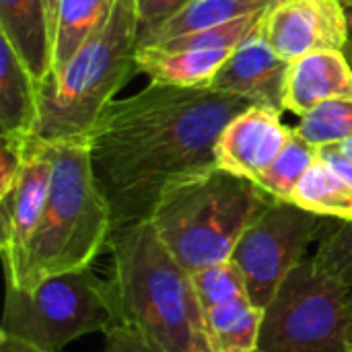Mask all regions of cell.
<instances>
[{
	"label": "cell",
	"mask_w": 352,
	"mask_h": 352,
	"mask_svg": "<svg viewBox=\"0 0 352 352\" xmlns=\"http://www.w3.org/2000/svg\"><path fill=\"white\" fill-rule=\"evenodd\" d=\"M235 50H159L138 47L136 68L146 74L151 82L184 87V89H210L214 76Z\"/></svg>",
	"instance_id": "2e32d148"
},
{
	"label": "cell",
	"mask_w": 352,
	"mask_h": 352,
	"mask_svg": "<svg viewBox=\"0 0 352 352\" xmlns=\"http://www.w3.org/2000/svg\"><path fill=\"white\" fill-rule=\"evenodd\" d=\"M336 221L334 225H324L311 264L320 274L352 289V221Z\"/></svg>",
	"instance_id": "cb8c5ba5"
},
{
	"label": "cell",
	"mask_w": 352,
	"mask_h": 352,
	"mask_svg": "<svg viewBox=\"0 0 352 352\" xmlns=\"http://www.w3.org/2000/svg\"><path fill=\"white\" fill-rule=\"evenodd\" d=\"M338 97H352V66L344 52L322 50L291 62L285 111L301 118L314 107Z\"/></svg>",
	"instance_id": "4fadbf2b"
},
{
	"label": "cell",
	"mask_w": 352,
	"mask_h": 352,
	"mask_svg": "<svg viewBox=\"0 0 352 352\" xmlns=\"http://www.w3.org/2000/svg\"><path fill=\"white\" fill-rule=\"evenodd\" d=\"M116 0H60L56 12L52 70L50 76L72 58V54L107 21Z\"/></svg>",
	"instance_id": "d6986e66"
},
{
	"label": "cell",
	"mask_w": 352,
	"mask_h": 352,
	"mask_svg": "<svg viewBox=\"0 0 352 352\" xmlns=\"http://www.w3.org/2000/svg\"><path fill=\"white\" fill-rule=\"evenodd\" d=\"M320 159V146L305 140L295 128L280 151V155L254 179L264 192H268L274 200L291 202L295 188L309 171V167Z\"/></svg>",
	"instance_id": "44dd1931"
},
{
	"label": "cell",
	"mask_w": 352,
	"mask_h": 352,
	"mask_svg": "<svg viewBox=\"0 0 352 352\" xmlns=\"http://www.w3.org/2000/svg\"><path fill=\"white\" fill-rule=\"evenodd\" d=\"M192 0H136V14H138V31L140 37L146 35L151 29L173 16Z\"/></svg>",
	"instance_id": "4316f807"
},
{
	"label": "cell",
	"mask_w": 352,
	"mask_h": 352,
	"mask_svg": "<svg viewBox=\"0 0 352 352\" xmlns=\"http://www.w3.org/2000/svg\"><path fill=\"white\" fill-rule=\"evenodd\" d=\"M124 324L111 280L91 268L52 276L31 291L6 285L4 336L45 352H60L87 334H107Z\"/></svg>",
	"instance_id": "8992f818"
},
{
	"label": "cell",
	"mask_w": 352,
	"mask_h": 352,
	"mask_svg": "<svg viewBox=\"0 0 352 352\" xmlns=\"http://www.w3.org/2000/svg\"><path fill=\"white\" fill-rule=\"evenodd\" d=\"M280 116L283 111L268 105H250L237 113L219 136V167L256 179L280 155L293 134Z\"/></svg>",
	"instance_id": "8fae6325"
},
{
	"label": "cell",
	"mask_w": 352,
	"mask_h": 352,
	"mask_svg": "<svg viewBox=\"0 0 352 352\" xmlns=\"http://www.w3.org/2000/svg\"><path fill=\"white\" fill-rule=\"evenodd\" d=\"M336 148L340 151V155H344L349 161H352V138H346V140L338 142V144H336Z\"/></svg>",
	"instance_id": "4dcf8cb0"
},
{
	"label": "cell",
	"mask_w": 352,
	"mask_h": 352,
	"mask_svg": "<svg viewBox=\"0 0 352 352\" xmlns=\"http://www.w3.org/2000/svg\"><path fill=\"white\" fill-rule=\"evenodd\" d=\"M342 52H344L346 60L351 62V66H352V37L349 39V41H346V45H344V50H342Z\"/></svg>",
	"instance_id": "d6a6232c"
},
{
	"label": "cell",
	"mask_w": 352,
	"mask_h": 352,
	"mask_svg": "<svg viewBox=\"0 0 352 352\" xmlns=\"http://www.w3.org/2000/svg\"><path fill=\"white\" fill-rule=\"evenodd\" d=\"M289 66L258 31L227 58L210 89L285 111Z\"/></svg>",
	"instance_id": "7c38bea8"
},
{
	"label": "cell",
	"mask_w": 352,
	"mask_h": 352,
	"mask_svg": "<svg viewBox=\"0 0 352 352\" xmlns=\"http://www.w3.org/2000/svg\"><path fill=\"white\" fill-rule=\"evenodd\" d=\"M256 352H264V351H256Z\"/></svg>",
	"instance_id": "8d00e7d4"
},
{
	"label": "cell",
	"mask_w": 352,
	"mask_h": 352,
	"mask_svg": "<svg viewBox=\"0 0 352 352\" xmlns=\"http://www.w3.org/2000/svg\"><path fill=\"white\" fill-rule=\"evenodd\" d=\"M346 16H349V31H351L352 37V6H346Z\"/></svg>",
	"instance_id": "836d02e7"
},
{
	"label": "cell",
	"mask_w": 352,
	"mask_h": 352,
	"mask_svg": "<svg viewBox=\"0 0 352 352\" xmlns=\"http://www.w3.org/2000/svg\"><path fill=\"white\" fill-rule=\"evenodd\" d=\"M50 179L52 159L47 144L35 136L16 179L4 194H0V248L6 278H12L23 262L25 250L47 200Z\"/></svg>",
	"instance_id": "30bf717a"
},
{
	"label": "cell",
	"mask_w": 352,
	"mask_h": 352,
	"mask_svg": "<svg viewBox=\"0 0 352 352\" xmlns=\"http://www.w3.org/2000/svg\"><path fill=\"white\" fill-rule=\"evenodd\" d=\"M250 105L214 89L159 82L113 99L85 136L113 231L148 221L173 186L219 167V136Z\"/></svg>",
	"instance_id": "6da1fadb"
},
{
	"label": "cell",
	"mask_w": 352,
	"mask_h": 352,
	"mask_svg": "<svg viewBox=\"0 0 352 352\" xmlns=\"http://www.w3.org/2000/svg\"><path fill=\"white\" fill-rule=\"evenodd\" d=\"M349 291L303 260L264 309L260 351L346 352Z\"/></svg>",
	"instance_id": "52a82bcc"
},
{
	"label": "cell",
	"mask_w": 352,
	"mask_h": 352,
	"mask_svg": "<svg viewBox=\"0 0 352 352\" xmlns=\"http://www.w3.org/2000/svg\"><path fill=\"white\" fill-rule=\"evenodd\" d=\"M272 202L254 179L214 167L173 186L148 223L173 258L196 272L229 260L245 229Z\"/></svg>",
	"instance_id": "5b68a950"
},
{
	"label": "cell",
	"mask_w": 352,
	"mask_h": 352,
	"mask_svg": "<svg viewBox=\"0 0 352 352\" xmlns=\"http://www.w3.org/2000/svg\"><path fill=\"white\" fill-rule=\"evenodd\" d=\"M266 10L252 12L239 19H233L229 23L202 29V31H192L184 33L179 37L167 39L159 45V50H169V52H179V50H237L243 41H248L254 33L260 31L262 19Z\"/></svg>",
	"instance_id": "7402d4cb"
},
{
	"label": "cell",
	"mask_w": 352,
	"mask_h": 352,
	"mask_svg": "<svg viewBox=\"0 0 352 352\" xmlns=\"http://www.w3.org/2000/svg\"><path fill=\"white\" fill-rule=\"evenodd\" d=\"M0 35L41 82L52 70V31L43 0H0Z\"/></svg>",
	"instance_id": "9a60e30c"
},
{
	"label": "cell",
	"mask_w": 352,
	"mask_h": 352,
	"mask_svg": "<svg viewBox=\"0 0 352 352\" xmlns=\"http://www.w3.org/2000/svg\"><path fill=\"white\" fill-rule=\"evenodd\" d=\"M340 2H342L344 6H352V0H340Z\"/></svg>",
	"instance_id": "e575fe53"
},
{
	"label": "cell",
	"mask_w": 352,
	"mask_h": 352,
	"mask_svg": "<svg viewBox=\"0 0 352 352\" xmlns=\"http://www.w3.org/2000/svg\"><path fill=\"white\" fill-rule=\"evenodd\" d=\"M109 252L124 322L165 352H208L192 272L173 258L153 225L140 221L116 229Z\"/></svg>",
	"instance_id": "3957f363"
},
{
	"label": "cell",
	"mask_w": 352,
	"mask_h": 352,
	"mask_svg": "<svg viewBox=\"0 0 352 352\" xmlns=\"http://www.w3.org/2000/svg\"><path fill=\"white\" fill-rule=\"evenodd\" d=\"M39 80L0 35V132L2 136H37Z\"/></svg>",
	"instance_id": "5bb4252c"
},
{
	"label": "cell",
	"mask_w": 352,
	"mask_h": 352,
	"mask_svg": "<svg viewBox=\"0 0 352 352\" xmlns=\"http://www.w3.org/2000/svg\"><path fill=\"white\" fill-rule=\"evenodd\" d=\"M316 146L338 144L352 138V97L330 99L299 118L295 128Z\"/></svg>",
	"instance_id": "603a6c76"
},
{
	"label": "cell",
	"mask_w": 352,
	"mask_h": 352,
	"mask_svg": "<svg viewBox=\"0 0 352 352\" xmlns=\"http://www.w3.org/2000/svg\"><path fill=\"white\" fill-rule=\"evenodd\" d=\"M47 200L16 274L6 278L8 287L21 291L58 274L91 268L113 233L111 206L95 177L87 138L47 144Z\"/></svg>",
	"instance_id": "7a4b0ae2"
},
{
	"label": "cell",
	"mask_w": 352,
	"mask_h": 352,
	"mask_svg": "<svg viewBox=\"0 0 352 352\" xmlns=\"http://www.w3.org/2000/svg\"><path fill=\"white\" fill-rule=\"evenodd\" d=\"M0 352H45L37 346H31L19 338H12V336H4L0 334Z\"/></svg>",
	"instance_id": "f1b7e54d"
},
{
	"label": "cell",
	"mask_w": 352,
	"mask_h": 352,
	"mask_svg": "<svg viewBox=\"0 0 352 352\" xmlns=\"http://www.w3.org/2000/svg\"><path fill=\"white\" fill-rule=\"evenodd\" d=\"M260 35L287 62L322 50L342 52L351 39L340 0H280L262 19Z\"/></svg>",
	"instance_id": "9c48e42d"
},
{
	"label": "cell",
	"mask_w": 352,
	"mask_h": 352,
	"mask_svg": "<svg viewBox=\"0 0 352 352\" xmlns=\"http://www.w3.org/2000/svg\"><path fill=\"white\" fill-rule=\"evenodd\" d=\"M346 352H352V320L346 328Z\"/></svg>",
	"instance_id": "1f68e13d"
},
{
	"label": "cell",
	"mask_w": 352,
	"mask_h": 352,
	"mask_svg": "<svg viewBox=\"0 0 352 352\" xmlns=\"http://www.w3.org/2000/svg\"><path fill=\"white\" fill-rule=\"evenodd\" d=\"M320 159L326 161L338 175H342L352 186V161H349L344 155H340V151L336 148V144H324V146H320Z\"/></svg>",
	"instance_id": "83f0119b"
},
{
	"label": "cell",
	"mask_w": 352,
	"mask_h": 352,
	"mask_svg": "<svg viewBox=\"0 0 352 352\" xmlns=\"http://www.w3.org/2000/svg\"><path fill=\"white\" fill-rule=\"evenodd\" d=\"M45 2V12L50 21V31H52V45H54V29H56V12H58V2L60 0H43Z\"/></svg>",
	"instance_id": "f546056e"
},
{
	"label": "cell",
	"mask_w": 352,
	"mask_h": 352,
	"mask_svg": "<svg viewBox=\"0 0 352 352\" xmlns=\"http://www.w3.org/2000/svg\"><path fill=\"white\" fill-rule=\"evenodd\" d=\"M101 352H165L132 324H120L105 334Z\"/></svg>",
	"instance_id": "484cf974"
},
{
	"label": "cell",
	"mask_w": 352,
	"mask_h": 352,
	"mask_svg": "<svg viewBox=\"0 0 352 352\" xmlns=\"http://www.w3.org/2000/svg\"><path fill=\"white\" fill-rule=\"evenodd\" d=\"M138 43L136 0H116L107 21L60 72L39 82L37 138L47 144L85 138L116 93L138 72Z\"/></svg>",
	"instance_id": "277c9868"
},
{
	"label": "cell",
	"mask_w": 352,
	"mask_h": 352,
	"mask_svg": "<svg viewBox=\"0 0 352 352\" xmlns=\"http://www.w3.org/2000/svg\"><path fill=\"white\" fill-rule=\"evenodd\" d=\"M276 2L280 0H192L173 16L142 35L138 47H153L184 33L210 29L252 12L268 10Z\"/></svg>",
	"instance_id": "ac0fdd59"
},
{
	"label": "cell",
	"mask_w": 352,
	"mask_h": 352,
	"mask_svg": "<svg viewBox=\"0 0 352 352\" xmlns=\"http://www.w3.org/2000/svg\"><path fill=\"white\" fill-rule=\"evenodd\" d=\"M192 285H194V291L202 309L248 295L245 276L231 258L192 272Z\"/></svg>",
	"instance_id": "d4e9b609"
},
{
	"label": "cell",
	"mask_w": 352,
	"mask_h": 352,
	"mask_svg": "<svg viewBox=\"0 0 352 352\" xmlns=\"http://www.w3.org/2000/svg\"><path fill=\"white\" fill-rule=\"evenodd\" d=\"M324 225V217L295 202L274 200L245 229L231 260L241 268L248 295L258 307H268Z\"/></svg>",
	"instance_id": "ba28073f"
},
{
	"label": "cell",
	"mask_w": 352,
	"mask_h": 352,
	"mask_svg": "<svg viewBox=\"0 0 352 352\" xmlns=\"http://www.w3.org/2000/svg\"><path fill=\"white\" fill-rule=\"evenodd\" d=\"M351 318H352V297H351Z\"/></svg>",
	"instance_id": "d590c367"
},
{
	"label": "cell",
	"mask_w": 352,
	"mask_h": 352,
	"mask_svg": "<svg viewBox=\"0 0 352 352\" xmlns=\"http://www.w3.org/2000/svg\"><path fill=\"white\" fill-rule=\"evenodd\" d=\"M291 202L324 219L352 221V186L322 159L303 175Z\"/></svg>",
	"instance_id": "ffe728a7"
},
{
	"label": "cell",
	"mask_w": 352,
	"mask_h": 352,
	"mask_svg": "<svg viewBox=\"0 0 352 352\" xmlns=\"http://www.w3.org/2000/svg\"><path fill=\"white\" fill-rule=\"evenodd\" d=\"M264 309L248 295L204 309V336L208 352L260 351Z\"/></svg>",
	"instance_id": "e0dca14e"
}]
</instances>
